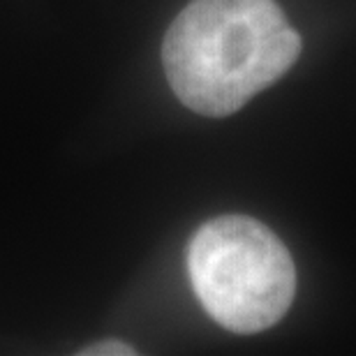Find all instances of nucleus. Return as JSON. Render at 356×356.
I'll return each mask as SVG.
<instances>
[{"mask_svg": "<svg viewBox=\"0 0 356 356\" xmlns=\"http://www.w3.org/2000/svg\"><path fill=\"white\" fill-rule=\"evenodd\" d=\"M301 54V38L275 0H192L162 42L176 97L225 118L275 83Z\"/></svg>", "mask_w": 356, "mask_h": 356, "instance_id": "obj_1", "label": "nucleus"}, {"mask_svg": "<svg viewBox=\"0 0 356 356\" xmlns=\"http://www.w3.org/2000/svg\"><path fill=\"white\" fill-rule=\"evenodd\" d=\"M188 273L204 310L234 333H259L294 301L296 268L284 243L248 216L213 218L188 248Z\"/></svg>", "mask_w": 356, "mask_h": 356, "instance_id": "obj_2", "label": "nucleus"}, {"mask_svg": "<svg viewBox=\"0 0 356 356\" xmlns=\"http://www.w3.org/2000/svg\"><path fill=\"white\" fill-rule=\"evenodd\" d=\"M81 356H125V354H137L132 345L120 343V340H102V343H92L86 350L79 352Z\"/></svg>", "mask_w": 356, "mask_h": 356, "instance_id": "obj_3", "label": "nucleus"}]
</instances>
